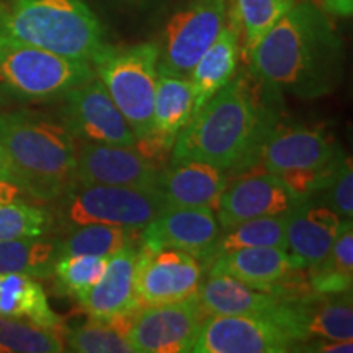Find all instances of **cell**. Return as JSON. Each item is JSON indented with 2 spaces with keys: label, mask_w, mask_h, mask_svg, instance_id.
<instances>
[{
  "label": "cell",
  "mask_w": 353,
  "mask_h": 353,
  "mask_svg": "<svg viewBox=\"0 0 353 353\" xmlns=\"http://www.w3.org/2000/svg\"><path fill=\"white\" fill-rule=\"evenodd\" d=\"M247 61L270 90L321 99L341 82L343 44L324 8L314 0H301L272 26Z\"/></svg>",
  "instance_id": "cell-1"
},
{
  "label": "cell",
  "mask_w": 353,
  "mask_h": 353,
  "mask_svg": "<svg viewBox=\"0 0 353 353\" xmlns=\"http://www.w3.org/2000/svg\"><path fill=\"white\" fill-rule=\"evenodd\" d=\"M257 77L239 74L206 101L176 136L172 162L196 161L221 170L257 162L265 138L275 128Z\"/></svg>",
  "instance_id": "cell-2"
},
{
  "label": "cell",
  "mask_w": 353,
  "mask_h": 353,
  "mask_svg": "<svg viewBox=\"0 0 353 353\" xmlns=\"http://www.w3.org/2000/svg\"><path fill=\"white\" fill-rule=\"evenodd\" d=\"M0 145L10 176L39 201H56L76 185L77 143L63 120L13 110L0 114Z\"/></svg>",
  "instance_id": "cell-3"
},
{
  "label": "cell",
  "mask_w": 353,
  "mask_h": 353,
  "mask_svg": "<svg viewBox=\"0 0 353 353\" xmlns=\"http://www.w3.org/2000/svg\"><path fill=\"white\" fill-rule=\"evenodd\" d=\"M0 37L90 65L108 46L85 0H0Z\"/></svg>",
  "instance_id": "cell-4"
},
{
  "label": "cell",
  "mask_w": 353,
  "mask_h": 353,
  "mask_svg": "<svg viewBox=\"0 0 353 353\" xmlns=\"http://www.w3.org/2000/svg\"><path fill=\"white\" fill-rule=\"evenodd\" d=\"M95 77L85 61L0 37V107L59 100Z\"/></svg>",
  "instance_id": "cell-5"
},
{
  "label": "cell",
  "mask_w": 353,
  "mask_h": 353,
  "mask_svg": "<svg viewBox=\"0 0 353 353\" xmlns=\"http://www.w3.org/2000/svg\"><path fill=\"white\" fill-rule=\"evenodd\" d=\"M345 157L321 128H278L263 141L257 162L283 180L298 203L327 188Z\"/></svg>",
  "instance_id": "cell-6"
},
{
  "label": "cell",
  "mask_w": 353,
  "mask_h": 353,
  "mask_svg": "<svg viewBox=\"0 0 353 353\" xmlns=\"http://www.w3.org/2000/svg\"><path fill=\"white\" fill-rule=\"evenodd\" d=\"M157 43L128 48L108 46L92 63L95 76L130 125L136 141L151 131L157 85Z\"/></svg>",
  "instance_id": "cell-7"
},
{
  "label": "cell",
  "mask_w": 353,
  "mask_h": 353,
  "mask_svg": "<svg viewBox=\"0 0 353 353\" xmlns=\"http://www.w3.org/2000/svg\"><path fill=\"white\" fill-rule=\"evenodd\" d=\"M59 203L57 216L65 228L110 224L132 231L143 229L170 208L159 190L114 185H76Z\"/></svg>",
  "instance_id": "cell-8"
},
{
  "label": "cell",
  "mask_w": 353,
  "mask_h": 353,
  "mask_svg": "<svg viewBox=\"0 0 353 353\" xmlns=\"http://www.w3.org/2000/svg\"><path fill=\"white\" fill-rule=\"evenodd\" d=\"M228 15V0H188L167 21L162 43L157 44V72L190 77L226 25Z\"/></svg>",
  "instance_id": "cell-9"
},
{
  "label": "cell",
  "mask_w": 353,
  "mask_h": 353,
  "mask_svg": "<svg viewBox=\"0 0 353 353\" xmlns=\"http://www.w3.org/2000/svg\"><path fill=\"white\" fill-rule=\"evenodd\" d=\"M205 319L196 294L182 301L148 306L136 311L128 341L138 353L192 352Z\"/></svg>",
  "instance_id": "cell-10"
},
{
  "label": "cell",
  "mask_w": 353,
  "mask_h": 353,
  "mask_svg": "<svg viewBox=\"0 0 353 353\" xmlns=\"http://www.w3.org/2000/svg\"><path fill=\"white\" fill-rule=\"evenodd\" d=\"M59 100L61 120L76 139L134 148V134L100 79L70 88Z\"/></svg>",
  "instance_id": "cell-11"
},
{
  "label": "cell",
  "mask_w": 353,
  "mask_h": 353,
  "mask_svg": "<svg viewBox=\"0 0 353 353\" xmlns=\"http://www.w3.org/2000/svg\"><path fill=\"white\" fill-rule=\"evenodd\" d=\"M298 341L273 319L260 316H206L192 352L285 353L298 350Z\"/></svg>",
  "instance_id": "cell-12"
},
{
  "label": "cell",
  "mask_w": 353,
  "mask_h": 353,
  "mask_svg": "<svg viewBox=\"0 0 353 353\" xmlns=\"http://www.w3.org/2000/svg\"><path fill=\"white\" fill-rule=\"evenodd\" d=\"M201 263L179 249L141 247L136 262V296L139 307L157 306L196 294Z\"/></svg>",
  "instance_id": "cell-13"
},
{
  "label": "cell",
  "mask_w": 353,
  "mask_h": 353,
  "mask_svg": "<svg viewBox=\"0 0 353 353\" xmlns=\"http://www.w3.org/2000/svg\"><path fill=\"white\" fill-rule=\"evenodd\" d=\"M219 239V223L211 208L170 206L141 229V245L179 249L210 267Z\"/></svg>",
  "instance_id": "cell-14"
},
{
  "label": "cell",
  "mask_w": 353,
  "mask_h": 353,
  "mask_svg": "<svg viewBox=\"0 0 353 353\" xmlns=\"http://www.w3.org/2000/svg\"><path fill=\"white\" fill-rule=\"evenodd\" d=\"M273 321L288 330L298 342L311 337L352 341V291L339 294H319L312 291L301 298H283Z\"/></svg>",
  "instance_id": "cell-15"
},
{
  "label": "cell",
  "mask_w": 353,
  "mask_h": 353,
  "mask_svg": "<svg viewBox=\"0 0 353 353\" xmlns=\"http://www.w3.org/2000/svg\"><path fill=\"white\" fill-rule=\"evenodd\" d=\"M159 179L161 170L157 165L148 161L136 148L87 141L77 144L76 185L159 190Z\"/></svg>",
  "instance_id": "cell-16"
},
{
  "label": "cell",
  "mask_w": 353,
  "mask_h": 353,
  "mask_svg": "<svg viewBox=\"0 0 353 353\" xmlns=\"http://www.w3.org/2000/svg\"><path fill=\"white\" fill-rule=\"evenodd\" d=\"M296 205L298 200L283 180L265 170L262 174L242 176L231 187L224 188L216 206V216L221 228L226 231L242 221L288 213Z\"/></svg>",
  "instance_id": "cell-17"
},
{
  "label": "cell",
  "mask_w": 353,
  "mask_h": 353,
  "mask_svg": "<svg viewBox=\"0 0 353 353\" xmlns=\"http://www.w3.org/2000/svg\"><path fill=\"white\" fill-rule=\"evenodd\" d=\"M193 112V90L188 77L159 74L154 95L151 131L136 141L134 148L159 165L165 154L174 149L176 136L187 126Z\"/></svg>",
  "instance_id": "cell-18"
},
{
  "label": "cell",
  "mask_w": 353,
  "mask_h": 353,
  "mask_svg": "<svg viewBox=\"0 0 353 353\" xmlns=\"http://www.w3.org/2000/svg\"><path fill=\"white\" fill-rule=\"evenodd\" d=\"M138 252L136 244H131L107 257V267L100 280L76 296L83 312L95 319H112L138 311L134 288Z\"/></svg>",
  "instance_id": "cell-19"
},
{
  "label": "cell",
  "mask_w": 353,
  "mask_h": 353,
  "mask_svg": "<svg viewBox=\"0 0 353 353\" xmlns=\"http://www.w3.org/2000/svg\"><path fill=\"white\" fill-rule=\"evenodd\" d=\"M210 268V275L232 276L255 290L276 294L281 281L304 267L283 247H245L218 255Z\"/></svg>",
  "instance_id": "cell-20"
},
{
  "label": "cell",
  "mask_w": 353,
  "mask_h": 353,
  "mask_svg": "<svg viewBox=\"0 0 353 353\" xmlns=\"http://www.w3.org/2000/svg\"><path fill=\"white\" fill-rule=\"evenodd\" d=\"M342 219L329 206L301 201L290 210L286 249L304 268H314L327 257Z\"/></svg>",
  "instance_id": "cell-21"
},
{
  "label": "cell",
  "mask_w": 353,
  "mask_h": 353,
  "mask_svg": "<svg viewBox=\"0 0 353 353\" xmlns=\"http://www.w3.org/2000/svg\"><path fill=\"white\" fill-rule=\"evenodd\" d=\"M228 176L218 167L205 162L185 161L172 164L170 169L161 172L159 192L164 195L169 206L183 208L216 210Z\"/></svg>",
  "instance_id": "cell-22"
},
{
  "label": "cell",
  "mask_w": 353,
  "mask_h": 353,
  "mask_svg": "<svg viewBox=\"0 0 353 353\" xmlns=\"http://www.w3.org/2000/svg\"><path fill=\"white\" fill-rule=\"evenodd\" d=\"M196 298L206 316H260L273 319L283 298L255 290L228 275H210Z\"/></svg>",
  "instance_id": "cell-23"
},
{
  "label": "cell",
  "mask_w": 353,
  "mask_h": 353,
  "mask_svg": "<svg viewBox=\"0 0 353 353\" xmlns=\"http://www.w3.org/2000/svg\"><path fill=\"white\" fill-rule=\"evenodd\" d=\"M228 17L229 20L223 26L218 38L203 52L188 77L193 90L192 117L206 101L213 99L236 74L241 50V32L231 13Z\"/></svg>",
  "instance_id": "cell-24"
},
{
  "label": "cell",
  "mask_w": 353,
  "mask_h": 353,
  "mask_svg": "<svg viewBox=\"0 0 353 353\" xmlns=\"http://www.w3.org/2000/svg\"><path fill=\"white\" fill-rule=\"evenodd\" d=\"M0 316L25 319L57 334L64 332L63 319L51 309L41 283L25 273L0 275Z\"/></svg>",
  "instance_id": "cell-25"
},
{
  "label": "cell",
  "mask_w": 353,
  "mask_h": 353,
  "mask_svg": "<svg viewBox=\"0 0 353 353\" xmlns=\"http://www.w3.org/2000/svg\"><path fill=\"white\" fill-rule=\"evenodd\" d=\"M309 285L314 293L339 294L352 291L353 281V224L342 219L332 249L325 260L309 268Z\"/></svg>",
  "instance_id": "cell-26"
},
{
  "label": "cell",
  "mask_w": 353,
  "mask_h": 353,
  "mask_svg": "<svg viewBox=\"0 0 353 353\" xmlns=\"http://www.w3.org/2000/svg\"><path fill=\"white\" fill-rule=\"evenodd\" d=\"M136 314V312H134ZM134 314L95 319L74 329H64L65 343L70 352L77 353H134L128 332Z\"/></svg>",
  "instance_id": "cell-27"
},
{
  "label": "cell",
  "mask_w": 353,
  "mask_h": 353,
  "mask_svg": "<svg viewBox=\"0 0 353 353\" xmlns=\"http://www.w3.org/2000/svg\"><path fill=\"white\" fill-rule=\"evenodd\" d=\"M57 260V242L38 237L0 241V275L25 273L34 278H48Z\"/></svg>",
  "instance_id": "cell-28"
},
{
  "label": "cell",
  "mask_w": 353,
  "mask_h": 353,
  "mask_svg": "<svg viewBox=\"0 0 353 353\" xmlns=\"http://www.w3.org/2000/svg\"><path fill=\"white\" fill-rule=\"evenodd\" d=\"M138 231L110 226V224H85L69 232L63 242H57V259L69 255H95L110 257L123 247L136 244Z\"/></svg>",
  "instance_id": "cell-29"
},
{
  "label": "cell",
  "mask_w": 353,
  "mask_h": 353,
  "mask_svg": "<svg viewBox=\"0 0 353 353\" xmlns=\"http://www.w3.org/2000/svg\"><path fill=\"white\" fill-rule=\"evenodd\" d=\"M288 213L260 216V218L242 221L236 226L226 229V234L219 237L216 244L213 260L218 255L245 249V247H283L286 249Z\"/></svg>",
  "instance_id": "cell-30"
},
{
  "label": "cell",
  "mask_w": 353,
  "mask_h": 353,
  "mask_svg": "<svg viewBox=\"0 0 353 353\" xmlns=\"http://www.w3.org/2000/svg\"><path fill=\"white\" fill-rule=\"evenodd\" d=\"M296 0H232L231 17L244 37L245 57Z\"/></svg>",
  "instance_id": "cell-31"
},
{
  "label": "cell",
  "mask_w": 353,
  "mask_h": 353,
  "mask_svg": "<svg viewBox=\"0 0 353 353\" xmlns=\"http://www.w3.org/2000/svg\"><path fill=\"white\" fill-rule=\"evenodd\" d=\"M65 352L57 332L28 321L0 316V353H61Z\"/></svg>",
  "instance_id": "cell-32"
},
{
  "label": "cell",
  "mask_w": 353,
  "mask_h": 353,
  "mask_svg": "<svg viewBox=\"0 0 353 353\" xmlns=\"http://www.w3.org/2000/svg\"><path fill=\"white\" fill-rule=\"evenodd\" d=\"M52 219L48 211L20 200L0 203V241L44 236Z\"/></svg>",
  "instance_id": "cell-33"
},
{
  "label": "cell",
  "mask_w": 353,
  "mask_h": 353,
  "mask_svg": "<svg viewBox=\"0 0 353 353\" xmlns=\"http://www.w3.org/2000/svg\"><path fill=\"white\" fill-rule=\"evenodd\" d=\"M105 267H107V257L69 255L56 260L52 273L56 275L61 291L79 296L100 280Z\"/></svg>",
  "instance_id": "cell-34"
},
{
  "label": "cell",
  "mask_w": 353,
  "mask_h": 353,
  "mask_svg": "<svg viewBox=\"0 0 353 353\" xmlns=\"http://www.w3.org/2000/svg\"><path fill=\"white\" fill-rule=\"evenodd\" d=\"M329 190V208L334 210L341 219L353 218V172L352 159L343 157L335 172Z\"/></svg>",
  "instance_id": "cell-35"
},
{
  "label": "cell",
  "mask_w": 353,
  "mask_h": 353,
  "mask_svg": "<svg viewBox=\"0 0 353 353\" xmlns=\"http://www.w3.org/2000/svg\"><path fill=\"white\" fill-rule=\"evenodd\" d=\"M306 352H322V353H352V341H329V339H319L317 342L307 343Z\"/></svg>",
  "instance_id": "cell-36"
},
{
  "label": "cell",
  "mask_w": 353,
  "mask_h": 353,
  "mask_svg": "<svg viewBox=\"0 0 353 353\" xmlns=\"http://www.w3.org/2000/svg\"><path fill=\"white\" fill-rule=\"evenodd\" d=\"M322 8L330 15L350 19L353 13V0H321Z\"/></svg>",
  "instance_id": "cell-37"
},
{
  "label": "cell",
  "mask_w": 353,
  "mask_h": 353,
  "mask_svg": "<svg viewBox=\"0 0 353 353\" xmlns=\"http://www.w3.org/2000/svg\"><path fill=\"white\" fill-rule=\"evenodd\" d=\"M23 190L13 182V180L6 179V176H0V203L20 200V196L23 195Z\"/></svg>",
  "instance_id": "cell-38"
},
{
  "label": "cell",
  "mask_w": 353,
  "mask_h": 353,
  "mask_svg": "<svg viewBox=\"0 0 353 353\" xmlns=\"http://www.w3.org/2000/svg\"><path fill=\"white\" fill-rule=\"evenodd\" d=\"M0 176H6V179H10V169H8V162H7V156L3 152L2 145H0Z\"/></svg>",
  "instance_id": "cell-39"
},
{
  "label": "cell",
  "mask_w": 353,
  "mask_h": 353,
  "mask_svg": "<svg viewBox=\"0 0 353 353\" xmlns=\"http://www.w3.org/2000/svg\"><path fill=\"white\" fill-rule=\"evenodd\" d=\"M130 2H143V0H130Z\"/></svg>",
  "instance_id": "cell-40"
}]
</instances>
